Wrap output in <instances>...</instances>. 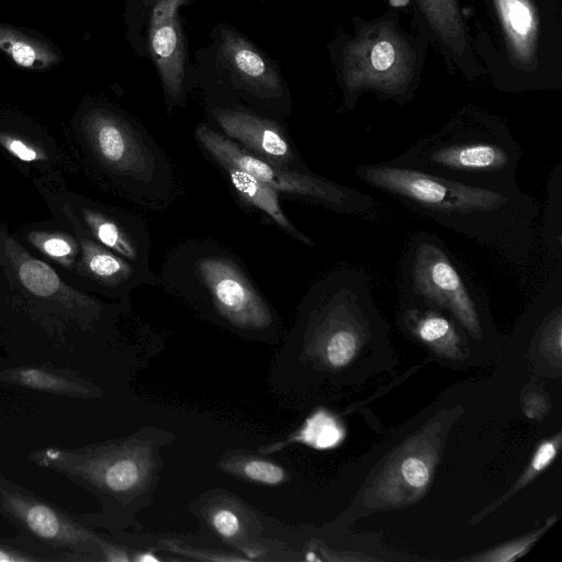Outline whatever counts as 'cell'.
Wrapping results in <instances>:
<instances>
[{
	"label": "cell",
	"mask_w": 562,
	"mask_h": 562,
	"mask_svg": "<svg viewBox=\"0 0 562 562\" xmlns=\"http://www.w3.org/2000/svg\"><path fill=\"white\" fill-rule=\"evenodd\" d=\"M355 173L363 183L507 262L525 265L535 250L539 205L520 188L484 189L387 161L359 165Z\"/></svg>",
	"instance_id": "1"
},
{
	"label": "cell",
	"mask_w": 562,
	"mask_h": 562,
	"mask_svg": "<svg viewBox=\"0 0 562 562\" xmlns=\"http://www.w3.org/2000/svg\"><path fill=\"white\" fill-rule=\"evenodd\" d=\"M474 55L494 88L522 93L562 86L560 0H468Z\"/></svg>",
	"instance_id": "2"
},
{
	"label": "cell",
	"mask_w": 562,
	"mask_h": 562,
	"mask_svg": "<svg viewBox=\"0 0 562 562\" xmlns=\"http://www.w3.org/2000/svg\"><path fill=\"white\" fill-rule=\"evenodd\" d=\"M429 45L424 31L402 24L397 10L374 19L353 16L352 32L341 30L329 46L344 110H353L368 92L380 101L409 103L420 86Z\"/></svg>",
	"instance_id": "3"
},
{
	"label": "cell",
	"mask_w": 562,
	"mask_h": 562,
	"mask_svg": "<svg viewBox=\"0 0 562 562\" xmlns=\"http://www.w3.org/2000/svg\"><path fill=\"white\" fill-rule=\"evenodd\" d=\"M521 148L497 116L475 106L454 113L389 164L491 190L519 188Z\"/></svg>",
	"instance_id": "4"
},
{
	"label": "cell",
	"mask_w": 562,
	"mask_h": 562,
	"mask_svg": "<svg viewBox=\"0 0 562 562\" xmlns=\"http://www.w3.org/2000/svg\"><path fill=\"white\" fill-rule=\"evenodd\" d=\"M398 293L400 299L441 308L477 342L494 333L481 289L434 234L423 231L409 237L400 263Z\"/></svg>",
	"instance_id": "5"
},
{
	"label": "cell",
	"mask_w": 562,
	"mask_h": 562,
	"mask_svg": "<svg viewBox=\"0 0 562 562\" xmlns=\"http://www.w3.org/2000/svg\"><path fill=\"white\" fill-rule=\"evenodd\" d=\"M195 136L220 164L234 166L278 192L302 198L341 214L367 220L379 216V202L356 188L260 158L205 125L198 126Z\"/></svg>",
	"instance_id": "6"
},
{
	"label": "cell",
	"mask_w": 562,
	"mask_h": 562,
	"mask_svg": "<svg viewBox=\"0 0 562 562\" xmlns=\"http://www.w3.org/2000/svg\"><path fill=\"white\" fill-rule=\"evenodd\" d=\"M167 268L176 290L202 294L228 321L243 327H263L270 312L235 260L222 250L194 248Z\"/></svg>",
	"instance_id": "7"
},
{
	"label": "cell",
	"mask_w": 562,
	"mask_h": 562,
	"mask_svg": "<svg viewBox=\"0 0 562 562\" xmlns=\"http://www.w3.org/2000/svg\"><path fill=\"white\" fill-rule=\"evenodd\" d=\"M0 514L50 561L89 559L102 542L64 509L0 473Z\"/></svg>",
	"instance_id": "8"
},
{
	"label": "cell",
	"mask_w": 562,
	"mask_h": 562,
	"mask_svg": "<svg viewBox=\"0 0 562 562\" xmlns=\"http://www.w3.org/2000/svg\"><path fill=\"white\" fill-rule=\"evenodd\" d=\"M442 434L441 423L434 422L394 450L366 490V507L400 508L420 499L439 461Z\"/></svg>",
	"instance_id": "9"
},
{
	"label": "cell",
	"mask_w": 562,
	"mask_h": 562,
	"mask_svg": "<svg viewBox=\"0 0 562 562\" xmlns=\"http://www.w3.org/2000/svg\"><path fill=\"white\" fill-rule=\"evenodd\" d=\"M413 26L424 31L449 70L468 81L485 75L476 59L460 0H412Z\"/></svg>",
	"instance_id": "10"
},
{
	"label": "cell",
	"mask_w": 562,
	"mask_h": 562,
	"mask_svg": "<svg viewBox=\"0 0 562 562\" xmlns=\"http://www.w3.org/2000/svg\"><path fill=\"white\" fill-rule=\"evenodd\" d=\"M82 128L97 157L112 171L142 183L154 180L153 154L121 116L97 109L85 116Z\"/></svg>",
	"instance_id": "11"
},
{
	"label": "cell",
	"mask_w": 562,
	"mask_h": 562,
	"mask_svg": "<svg viewBox=\"0 0 562 562\" xmlns=\"http://www.w3.org/2000/svg\"><path fill=\"white\" fill-rule=\"evenodd\" d=\"M188 0H150L147 44L165 91L172 102L181 99L186 77V48L178 12Z\"/></svg>",
	"instance_id": "12"
},
{
	"label": "cell",
	"mask_w": 562,
	"mask_h": 562,
	"mask_svg": "<svg viewBox=\"0 0 562 562\" xmlns=\"http://www.w3.org/2000/svg\"><path fill=\"white\" fill-rule=\"evenodd\" d=\"M398 303L397 321L416 341L445 359L468 355V335L448 313L423 302L400 299Z\"/></svg>",
	"instance_id": "13"
},
{
	"label": "cell",
	"mask_w": 562,
	"mask_h": 562,
	"mask_svg": "<svg viewBox=\"0 0 562 562\" xmlns=\"http://www.w3.org/2000/svg\"><path fill=\"white\" fill-rule=\"evenodd\" d=\"M214 117L226 136L251 154L283 167L294 160L290 143L273 122L240 109H217Z\"/></svg>",
	"instance_id": "14"
},
{
	"label": "cell",
	"mask_w": 562,
	"mask_h": 562,
	"mask_svg": "<svg viewBox=\"0 0 562 562\" xmlns=\"http://www.w3.org/2000/svg\"><path fill=\"white\" fill-rule=\"evenodd\" d=\"M218 52L225 65L252 93L276 97L282 92L281 79L273 65L235 30H222Z\"/></svg>",
	"instance_id": "15"
},
{
	"label": "cell",
	"mask_w": 562,
	"mask_h": 562,
	"mask_svg": "<svg viewBox=\"0 0 562 562\" xmlns=\"http://www.w3.org/2000/svg\"><path fill=\"white\" fill-rule=\"evenodd\" d=\"M5 249L15 267L19 280L33 294L55 299L64 304L90 302L89 297L66 286L48 265L25 254L13 239L9 238Z\"/></svg>",
	"instance_id": "16"
},
{
	"label": "cell",
	"mask_w": 562,
	"mask_h": 562,
	"mask_svg": "<svg viewBox=\"0 0 562 562\" xmlns=\"http://www.w3.org/2000/svg\"><path fill=\"white\" fill-rule=\"evenodd\" d=\"M0 381L27 389L66 396H88L90 389L82 379L71 371L18 367L0 371Z\"/></svg>",
	"instance_id": "17"
},
{
	"label": "cell",
	"mask_w": 562,
	"mask_h": 562,
	"mask_svg": "<svg viewBox=\"0 0 562 562\" xmlns=\"http://www.w3.org/2000/svg\"><path fill=\"white\" fill-rule=\"evenodd\" d=\"M221 165L226 170L235 190L244 200L265 212L295 239L308 246L314 245L308 236L296 229V227L288 220L281 209L279 192L277 190L234 166L227 164Z\"/></svg>",
	"instance_id": "18"
},
{
	"label": "cell",
	"mask_w": 562,
	"mask_h": 562,
	"mask_svg": "<svg viewBox=\"0 0 562 562\" xmlns=\"http://www.w3.org/2000/svg\"><path fill=\"white\" fill-rule=\"evenodd\" d=\"M0 49L18 66L31 70L48 69L61 60L48 43L3 23H0Z\"/></svg>",
	"instance_id": "19"
},
{
	"label": "cell",
	"mask_w": 562,
	"mask_h": 562,
	"mask_svg": "<svg viewBox=\"0 0 562 562\" xmlns=\"http://www.w3.org/2000/svg\"><path fill=\"white\" fill-rule=\"evenodd\" d=\"M81 254L86 271L104 285H124L136 278L132 263L89 238L81 239Z\"/></svg>",
	"instance_id": "20"
},
{
	"label": "cell",
	"mask_w": 562,
	"mask_h": 562,
	"mask_svg": "<svg viewBox=\"0 0 562 562\" xmlns=\"http://www.w3.org/2000/svg\"><path fill=\"white\" fill-rule=\"evenodd\" d=\"M83 220L94 238L104 247L131 261H145V244H138L133 234L112 218L83 209Z\"/></svg>",
	"instance_id": "21"
},
{
	"label": "cell",
	"mask_w": 562,
	"mask_h": 562,
	"mask_svg": "<svg viewBox=\"0 0 562 562\" xmlns=\"http://www.w3.org/2000/svg\"><path fill=\"white\" fill-rule=\"evenodd\" d=\"M547 210L542 224V240L559 266L562 263V165L558 164L547 182Z\"/></svg>",
	"instance_id": "22"
},
{
	"label": "cell",
	"mask_w": 562,
	"mask_h": 562,
	"mask_svg": "<svg viewBox=\"0 0 562 562\" xmlns=\"http://www.w3.org/2000/svg\"><path fill=\"white\" fill-rule=\"evenodd\" d=\"M562 443V435L561 432L551 436L542 440L537 448L535 449L530 461L527 468L524 470L519 479L515 482V484L509 488V491L504 494L501 498L495 501L491 506L485 508L481 514H479L474 522L485 517L492 510H495L499 505L509 501L515 494L520 492L524 487L529 485L535 479H537L542 472H544L548 467L555 460Z\"/></svg>",
	"instance_id": "23"
},
{
	"label": "cell",
	"mask_w": 562,
	"mask_h": 562,
	"mask_svg": "<svg viewBox=\"0 0 562 562\" xmlns=\"http://www.w3.org/2000/svg\"><path fill=\"white\" fill-rule=\"evenodd\" d=\"M345 428L339 419L327 411L315 412L294 437V441L306 443L315 449H333L345 438Z\"/></svg>",
	"instance_id": "24"
},
{
	"label": "cell",
	"mask_w": 562,
	"mask_h": 562,
	"mask_svg": "<svg viewBox=\"0 0 562 562\" xmlns=\"http://www.w3.org/2000/svg\"><path fill=\"white\" fill-rule=\"evenodd\" d=\"M557 516L549 517L543 526L522 537L512 539L485 552L460 560L471 562H512L525 555L535 543L555 524Z\"/></svg>",
	"instance_id": "25"
},
{
	"label": "cell",
	"mask_w": 562,
	"mask_h": 562,
	"mask_svg": "<svg viewBox=\"0 0 562 562\" xmlns=\"http://www.w3.org/2000/svg\"><path fill=\"white\" fill-rule=\"evenodd\" d=\"M30 240L48 257L65 267H70L77 254V244L67 235L60 233L33 232Z\"/></svg>",
	"instance_id": "26"
},
{
	"label": "cell",
	"mask_w": 562,
	"mask_h": 562,
	"mask_svg": "<svg viewBox=\"0 0 562 562\" xmlns=\"http://www.w3.org/2000/svg\"><path fill=\"white\" fill-rule=\"evenodd\" d=\"M43 562L50 559L19 536L0 538V562Z\"/></svg>",
	"instance_id": "27"
},
{
	"label": "cell",
	"mask_w": 562,
	"mask_h": 562,
	"mask_svg": "<svg viewBox=\"0 0 562 562\" xmlns=\"http://www.w3.org/2000/svg\"><path fill=\"white\" fill-rule=\"evenodd\" d=\"M244 472L251 480L266 484H277L284 479V471L280 467L261 460L247 462Z\"/></svg>",
	"instance_id": "28"
},
{
	"label": "cell",
	"mask_w": 562,
	"mask_h": 562,
	"mask_svg": "<svg viewBox=\"0 0 562 562\" xmlns=\"http://www.w3.org/2000/svg\"><path fill=\"white\" fill-rule=\"evenodd\" d=\"M0 144L11 155L23 161L31 162L46 158V155L40 148L9 134H0Z\"/></svg>",
	"instance_id": "29"
},
{
	"label": "cell",
	"mask_w": 562,
	"mask_h": 562,
	"mask_svg": "<svg viewBox=\"0 0 562 562\" xmlns=\"http://www.w3.org/2000/svg\"><path fill=\"white\" fill-rule=\"evenodd\" d=\"M213 525L225 537L235 536L239 529L237 516L228 509L218 510L213 517Z\"/></svg>",
	"instance_id": "30"
},
{
	"label": "cell",
	"mask_w": 562,
	"mask_h": 562,
	"mask_svg": "<svg viewBox=\"0 0 562 562\" xmlns=\"http://www.w3.org/2000/svg\"><path fill=\"white\" fill-rule=\"evenodd\" d=\"M389 9L400 10L412 5V0H386Z\"/></svg>",
	"instance_id": "31"
},
{
	"label": "cell",
	"mask_w": 562,
	"mask_h": 562,
	"mask_svg": "<svg viewBox=\"0 0 562 562\" xmlns=\"http://www.w3.org/2000/svg\"><path fill=\"white\" fill-rule=\"evenodd\" d=\"M137 561H140V562H147V561H159L158 558H156L155 555L150 554V553H145V554H142L139 557L136 558Z\"/></svg>",
	"instance_id": "32"
}]
</instances>
